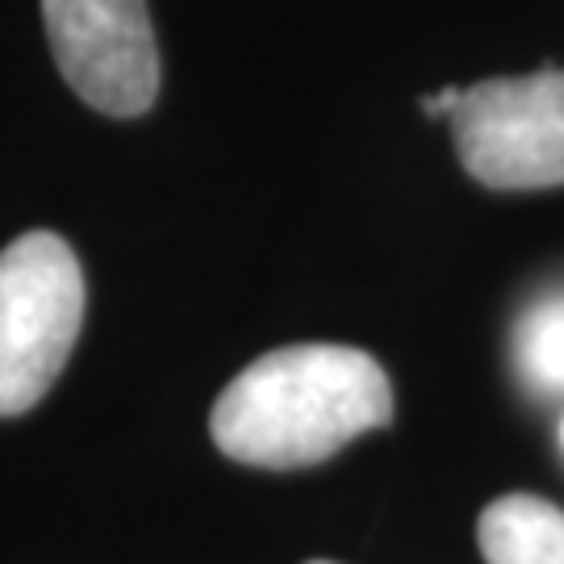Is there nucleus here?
Listing matches in <instances>:
<instances>
[{
  "label": "nucleus",
  "mask_w": 564,
  "mask_h": 564,
  "mask_svg": "<svg viewBox=\"0 0 564 564\" xmlns=\"http://www.w3.org/2000/svg\"><path fill=\"white\" fill-rule=\"evenodd\" d=\"M314 564H330V561H314Z\"/></svg>",
  "instance_id": "8"
},
{
  "label": "nucleus",
  "mask_w": 564,
  "mask_h": 564,
  "mask_svg": "<svg viewBox=\"0 0 564 564\" xmlns=\"http://www.w3.org/2000/svg\"><path fill=\"white\" fill-rule=\"evenodd\" d=\"M561 444H564V423H561Z\"/></svg>",
  "instance_id": "7"
},
{
  "label": "nucleus",
  "mask_w": 564,
  "mask_h": 564,
  "mask_svg": "<svg viewBox=\"0 0 564 564\" xmlns=\"http://www.w3.org/2000/svg\"><path fill=\"white\" fill-rule=\"evenodd\" d=\"M51 55L84 105L139 118L160 97V46L147 0H42Z\"/></svg>",
  "instance_id": "4"
},
{
  "label": "nucleus",
  "mask_w": 564,
  "mask_h": 564,
  "mask_svg": "<svg viewBox=\"0 0 564 564\" xmlns=\"http://www.w3.org/2000/svg\"><path fill=\"white\" fill-rule=\"evenodd\" d=\"M84 323V272L76 251L30 230L0 251V419L46 398Z\"/></svg>",
  "instance_id": "2"
},
{
  "label": "nucleus",
  "mask_w": 564,
  "mask_h": 564,
  "mask_svg": "<svg viewBox=\"0 0 564 564\" xmlns=\"http://www.w3.org/2000/svg\"><path fill=\"white\" fill-rule=\"evenodd\" d=\"M393 419L384 368L360 347L293 343L247 364L209 414L223 456L251 468H310Z\"/></svg>",
  "instance_id": "1"
},
{
  "label": "nucleus",
  "mask_w": 564,
  "mask_h": 564,
  "mask_svg": "<svg viewBox=\"0 0 564 564\" xmlns=\"http://www.w3.org/2000/svg\"><path fill=\"white\" fill-rule=\"evenodd\" d=\"M452 139L464 172L485 188L564 184V72L498 76L464 88L452 109Z\"/></svg>",
  "instance_id": "3"
},
{
  "label": "nucleus",
  "mask_w": 564,
  "mask_h": 564,
  "mask_svg": "<svg viewBox=\"0 0 564 564\" xmlns=\"http://www.w3.org/2000/svg\"><path fill=\"white\" fill-rule=\"evenodd\" d=\"M485 564H564V510L535 494H506L477 523Z\"/></svg>",
  "instance_id": "5"
},
{
  "label": "nucleus",
  "mask_w": 564,
  "mask_h": 564,
  "mask_svg": "<svg viewBox=\"0 0 564 564\" xmlns=\"http://www.w3.org/2000/svg\"><path fill=\"white\" fill-rule=\"evenodd\" d=\"M519 381L540 398H564V284L544 289L510 330Z\"/></svg>",
  "instance_id": "6"
}]
</instances>
